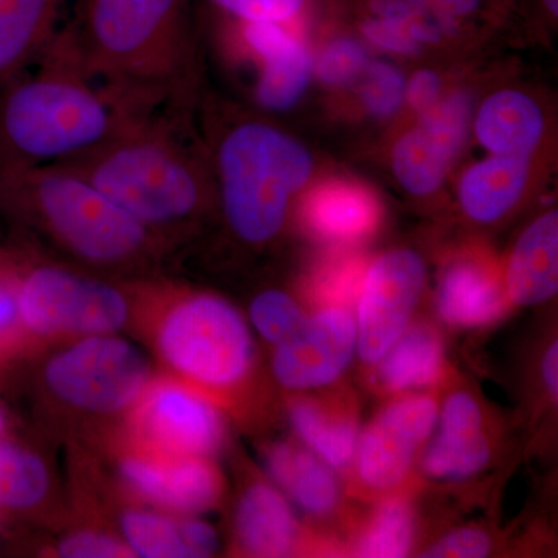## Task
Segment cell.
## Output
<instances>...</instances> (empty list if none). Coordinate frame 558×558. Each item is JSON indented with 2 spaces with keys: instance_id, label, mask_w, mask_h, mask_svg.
Returning a JSON list of instances; mask_svg holds the SVG:
<instances>
[{
  "instance_id": "e0dca14e",
  "label": "cell",
  "mask_w": 558,
  "mask_h": 558,
  "mask_svg": "<svg viewBox=\"0 0 558 558\" xmlns=\"http://www.w3.org/2000/svg\"><path fill=\"white\" fill-rule=\"evenodd\" d=\"M289 417L299 438L330 468L351 469L359 442V414L354 396L343 389L315 396H296Z\"/></svg>"
},
{
  "instance_id": "1f68e13d",
  "label": "cell",
  "mask_w": 558,
  "mask_h": 558,
  "mask_svg": "<svg viewBox=\"0 0 558 558\" xmlns=\"http://www.w3.org/2000/svg\"><path fill=\"white\" fill-rule=\"evenodd\" d=\"M24 339L17 307L16 264L0 256V360L14 354Z\"/></svg>"
},
{
  "instance_id": "277c9868",
  "label": "cell",
  "mask_w": 558,
  "mask_h": 558,
  "mask_svg": "<svg viewBox=\"0 0 558 558\" xmlns=\"http://www.w3.org/2000/svg\"><path fill=\"white\" fill-rule=\"evenodd\" d=\"M0 211L33 223L94 266H130L156 245L148 227L60 163L0 165Z\"/></svg>"
},
{
  "instance_id": "ac0fdd59",
  "label": "cell",
  "mask_w": 558,
  "mask_h": 558,
  "mask_svg": "<svg viewBox=\"0 0 558 558\" xmlns=\"http://www.w3.org/2000/svg\"><path fill=\"white\" fill-rule=\"evenodd\" d=\"M248 46L263 58L258 100L274 110L292 108L310 84L312 58L282 22L244 21Z\"/></svg>"
},
{
  "instance_id": "484cf974",
  "label": "cell",
  "mask_w": 558,
  "mask_h": 558,
  "mask_svg": "<svg viewBox=\"0 0 558 558\" xmlns=\"http://www.w3.org/2000/svg\"><path fill=\"white\" fill-rule=\"evenodd\" d=\"M527 157H488L473 165L459 186L465 215L476 222H494L519 202L527 182Z\"/></svg>"
},
{
  "instance_id": "ba28073f",
  "label": "cell",
  "mask_w": 558,
  "mask_h": 558,
  "mask_svg": "<svg viewBox=\"0 0 558 558\" xmlns=\"http://www.w3.org/2000/svg\"><path fill=\"white\" fill-rule=\"evenodd\" d=\"M46 384L62 402L92 413L135 405L150 381L148 360L112 333L87 336L47 363Z\"/></svg>"
},
{
  "instance_id": "8d00e7d4",
  "label": "cell",
  "mask_w": 558,
  "mask_h": 558,
  "mask_svg": "<svg viewBox=\"0 0 558 558\" xmlns=\"http://www.w3.org/2000/svg\"><path fill=\"white\" fill-rule=\"evenodd\" d=\"M60 556L65 558H123L134 557L130 546L101 532H75L62 539Z\"/></svg>"
},
{
  "instance_id": "d4e9b609",
  "label": "cell",
  "mask_w": 558,
  "mask_h": 558,
  "mask_svg": "<svg viewBox=\"0 0 558 558\" xmlns=\"http://www.w3.org/2000/svg\"><path fill=\"white\" fill-rule=\"evenodd\" d=\"M60 5L61 0H0V87L50 43Z\"/></svg>"
},
{
  "instance_id": "d6986e66",
  "label": "cell",
  "mask_w": 558,
  "mask_h": 558,
  "mask_svg": "<svg viewBox=\"0 0 558 558\" xmlns=\"http://www.w3.org/2000/svg\"><path fill=\"white\" fill-rule=\"evenodd\" d=\"M234 532L242 553L252 557H292L312 543L284 495L263 481L242 495Z\"/></svg>"
},
{
  "instance_id": "4fadbf2b",
  "label": "cell",
  "mask_w": 558,
  "mask_h": 558,
  "mask_svg": "<svg viewBox=\"0 0 558 558\" xmlns=\"http://www.w3.org/2000/svg\"><path fill=\"white\" fill-rule=\"evenodd\" d=\"M470 113L469 95L458 92L424 113L418 126L399 140L392 168L403 189L417 196L438 190L468 137Z\"/></svg>"
},
{
  "instance_id": "d590c367",
  "label": "cell",
  "mask_w": 558,
  "mask_h": 558,
  "mask_svg": "<svg viewBox=\"0 0 558 558\" xmlns=\"http://www.w3.org/2000/svg\"><path fill=\"white\" fill-rule=\"evenodd\" d=\"M241 21L288 22L300 13L306 0H211Z\"/></svg>"
},
{
  "instance_id": "f1b7e54d",
  "label": "cell",
  "mask_w": 558,
  "mask_h": 558,
  "mask_svg": "<svg viewBox=\"0 0 558 558\" xmlns=\"http://www.w3.org/2000/svg\"><path fill=\"white\" fill-rule=\"evenodd\" d=\"M121 531L134 556L143 558H191L183 537L182 519H170L146 510H128Z\"/></svg>"
},
{
  "instance_id": "4316f807",
  "label": "cell",
  "mask_w": 558,
  "mask_h": 558,
  "mask_svg": "<svg viewBox=\"0 0 558 558\" xmlns=\"http://www.w3.org/2000/svg\"><path fill=\"white\" fill-rule=\"evenodd\" d=\"M416 542V509L407 490L376 499L354 532L355 557H407Z\"/></svg>"
},
{
  "instance_id": "ab89813d",
  "label": "cell",
  "mask_w": 558,
  "mask_h": 558,
  "mask_svg": "<svg viewBox=\"0 0 558 558\" xmlns=\"http://www.w3.org/2000/svg\"><path fill=\"white\" fill-rule=\"evenodd\" d=\"M440 92L439 76L432 70H421L411 78L409 87L405 89L410 105L418 113H427L429 109L435 108Z\"/></svg>"
},
{
  "instance_id": "836d02e7",
  "label": "cell",
  "mask_w": 558,
  "mask_h": 558,
  "mask_svg": "<svg viewBox=\"0 0 558 558\" xmlns=\"http://www.w3.org/2000/svg\"><path fill=\"white\" fill-rule=\"evenodd\" d=\"M366 51L359 43L339 39L330 44L318 62V76L328 84H343L362 72Z\"/></svg>"
},
{
  "instance_id": "f35d334b",
  "label": "cell",
  "mask_w": 558,
  "mask_h": 558,
  "mask_svg": "<svg viewBox=\"0 0 558 558\" xmlns=\"http://www.w3.org/2000/svg\"><path fill=\"white\" fill-rule=\"evenodd\" d=\"M418 13L428 14L439 21L444 33H453L457 20L475 13L480 0H407Z\"/></svg>"
},
{
  "instance_id": "44dd1931",
  "label": "cell",
  "mask_w": 558,
  "mask_h": 558,
  "mask_svg": "<svg viewBox=\"0 0 558 558\" xmlns=\"http://www.w3.org/2000/svg\"><path fill=\"white\" fill-rule=\"evenodd\" d=\"M374 366V380L388 395L436 388L447 373L442 337L428 323H411Z\"/></svg>"
},
{
  "instance_id": "5b68a950",
  "label": "cell",
  "mask_w": 558,
  "mask_h": 558,
  "mask_svg": "<svg viewBox=\"0 0 558 558\" xmlns=\"http://www.w3.org/2000/svg\"><path fill=\"white\" fill-rule=\"evenodd\" d=\"M216 161L230 229L248 244L274 240L290 196L310 179L311 154L277 128L245 121L220 140Z\"/></svg>"
},
{
  "instance_id": "f546056e",
  "label": "cell",
  "mask_w": 558,
  "mask_h": 558,
  "mask_svg": "<svg viewBox=\"0 0 558 558\" xmlns=\"http://www.w3.org/2000/svg\"><path fill=\"white\" fill-rule=\"evenodd\" d=\"M250 318L264 340L277 347L303 325L306 314L281 290H266L253 300Z\"/></svg>"
},
{
  "instance_id": "9c48e42d",
  "label": "cell",
  "mask_w": 558,
  "mask_h": 558,
  "mask_svg": "<svg viewBox=\"0 0 558 558\" xmlns=\"http://www.w3.org/2000/svg\"><path fill=\"white\" fill-rule=\"evenodd\" d=\"M438 414V399L428 392L395 396L359 436L351 465L354 495L376 501L407 490Z\"/></svg>"
},
{
  "instance_id": "30bf717a",
  "label": "cell",
  "mask_w": 558,
  "mask_h": 558,
  "mask_svg": "<svg viewBox=\"0 0 558 558\" xmlns=\"http://www.w3.org/2000/svg\"><path fill=\"white\" fill-rule=\"evenodd\" d=\"M215 403L185 381H149L132 411L138 449L161 457L211 458L226 439Z\"/></svg>"
},
{
  "instance_id": "3957f363",
  "label": "cell",
  "mask_w": 558,
  "mask_h": 558,
  "mask_svg": "<svg viewBox=\"0 0 558 558\" xmlns=\"http://www.w3.org/2000/svg\"><path fill=\"white\" fill-rule=\"evenodd\" d=\"M60 165L89 180L153 233L189 222L207 199V179L180 138L179 112L149 117Z\"/></svg>"
},
{
  "instance_id": "9a60e30c",
  "label": "cell",
  "mask_w": 558,
  "mask_h": 558,
  "mask_svg": "<svg viewBox=\"0 0 558 558\" xmlns=\"http://www.w3.org/2000/svg\"><path fill=\"white\" fill-rule=\"evenodd\" d=\"M438 421V433L418 459L427 478H473L490 464L494 440L487 432L483 407L472 392H451L442 403Z\"/></svg>"
},
{
  "instance_id": "e575fe53",
  "label": "cell",
  "mask_w": 558,
  "mask_h": 558,
  "mask_svg": "<svg viewBox=\"0 0 558 558\" xmlns=\"http://www.w3.org/2000/svg\"><path fill=\"white\" fill-rule=\"evenodd\" d=\"M494 539L480 527H461L433 543L424 557L483 558L490 556Z\"/></svg>"
},
{
  "instance_id": "6da1fadb",
  "label": "cell",
  "mask_w": 558,
  "mask_h": 558,
  "mask_svg": "<svg viewBox=\"0 0 558 558\" xmlns=\"http://www.w3.org/2000/svg\"><path fill=\"white\" fill-rule=\"evenodd\" d=\"M40 68L0 87V165L76 159L156 108L87 76L60 36L44 47Z\"/></svg>"
},
{
  "instance_id": "60d3db41",
  "label": "cell",
  "mask_w": 558,
  "mask_h": 558,
  "mask_svg": "<svg viewBox=\"0 0 558 558\" xmlns=\"http://www.w3.org/2000/svg\"><path fill=\"white\" fill-rule=\"evenodd\" d=\"M182 531L191 558L209 557L218 549V534L205 521L182 519Z\"/></svg>"
},
{
  "instance_id": "83f0119b",
  "label": "cell",
  "mask_w": 558,
  "mask_h": 558,
  "mask_svg": "<svg viewBox=\"0 0 558 558\" xmlns=\"http://www.w3.org/2000/svg\"><path fill=\"white\" fill-rule=\"evenodd\" d=\"M49 490V472L38 454L0 439V510H28Z\"/></svg>"
},
{
  "instance_id": "ee69618b",
  "label": "cell",
  "mask_w": 558,
  "mask_h": 558,
  "mask_svg": "<svg viewBox=\"0 0 558 558\" xmlns=\"http://www.w3.org/2000/svg\"><path fill=\"white\" fill-rule=\"evenodd\" d=\"M545 2L546 9L549 10V13H553L554 16L558 14V0H543Z\"/></svg>"
},
{
  "instance_id": "7bdbcfd3",
  "label": "cell",
  "mask_w": 558,
  "mask_h": 558,
  "mask_svg": "<svg viewBox=\"0 0 558 558\" xmlns=\"http://www.w3.org/2000/svg\"><path fill=\"white\" fill-rule=\"evenodd\" d=\"M543 384L548 389L550 399L557 402L558 395V344L554 341L542 360Z\"/></svg>"
},
{
  "instance_id": "7a4b0ae2",
  "label": "cell",
  "mask_w": 558,
  "mask_h": 558,
  "mask_svg": "<svg viewBox=\"0 0 558 558\" xmlns=\"http://www.w3.org/2000/svg\"><path fill=\"white\" fill-rule=\"evenodd\" d=\"M60 38L90 78L180 109L191 69L185 0H80Z\"/></svg>"
},
{
  "instance_id": "cb8c5ba5",
  "label": "cell",
  "mask_w": 558,
  "mask_h": 558,
  "mask_svg": "<svg viewBox=\"0 0 558 558\" xmlns=\"http://www.w3.org/2000/svg\"><path fill=\"white\" fill-rule=\"evenodd\" d=\"M475 130L481 145L490 153L529 157L542 138V110L521 92H498L481 106Z\"/></svg>"
},
{
  "instance_id": "74e56055",
  "label": "cell",
  "mask_w": 558,
  "mask_h": 558,
  "mask_svg": "<svg viewBox=\"0 0 558 558\" xmlns=\"http://www.w3.org/2000/svg\"><path fill=\"white\" fill-rule=\"evenodd\" d=\"M363 33L366 38L376 43L384 49L398 51V53H416L418 44L411 38L407 24L388 20H369L363 24Z\"/></svg>"
},
{
  "instance_id": "52a82bcc",
  "label": "cell",
  "mask_w": 558,
  "mask_h": 558,
  "mask_svg": "<svg viewBox=\"0 0 558 558\" xmlns=\"http://www.w3.org/2000/svg\"><path fill=\"white\" fill-rule=\"evenodd\" d=\"M17 307L24 337L101 336L130 317L126 296L116 286L61 267L17 269Z\"/></svg>"
},
{
  "instance_id": "4dcf8cb0",
  "label": "cell",
  "mask_w": 558,
  "mask_h": 558,
  "mask_svg": "<svg viewBox=\"0 0 558 558\" xmlns=\"http://www.w3.org/2000/svg\"><path fill=\"white\" fill-rule=\"evenodd\" d=\"M365 267L362 260L343 259L325 267L312 282L310 299L317 310L343 307L351 310L357 303Z\"/></svg>"
},
{
  "instance_id": "603a6c76",
  "label": "cell",
  "mask_w": 558,
  "mask_h": 558,
  "mask_svg": "<svg viewBox=\"0 0 558 558\" xmlns=\"http://www.w3.org/2000/svg\"><path fill=\"white\" fill-rule=\"evenodd\" d=\"M307 229L322 240L351 244L365 240L379 226L380 207L363 186L330 182L312 191L303 207Z\"/></svg>"
},
{
  "instance_id": "b9f144b4",
  "label": "cell",
  "mask_w": 558,
  "mask_h": 558,
  "mask_svg": "<svg viewBox=\"0 0 558 558\" xmlns=\"http://www.w3.org/2000/svg\"><path fill=\"white\" fill-rule=\"evenodd\" d=\"M371 10L381 20L407 24L416 14V10L407 0H371Z\"/></svg>"
},
{
  "instance_id": "ffe728a7",
  "label": "cell",
  "mask_w": 558,
  "mask_h": 558,
  "mask_svg": "<svg viewBox=\"0 0 558 558\" xmlns=\"http://www.w3.org/2000/svg\"><path fill=\"white\" fill-rule=\"evenodd\" d=\"M512 306H535L557 295L558 215L546 213L521 234L505 275Z\"/></svg>"
},
{
  "instance_id": "5bb4252c",
  "label": "cell",
  "mask_w": 558,
  "mask_h": 558,
  "mask_svg": "<svg viewBox=\"0 0 558 558\" xmlns=\"http://www.w3.org/2000/svg\"><path fill=\"white\" fill-rule=\"evenodd\" d=\"M132 490L160 508L191 515L215 508L223 480L209 458H171L137 450L121 461Z\"/></svg>"
},
{
  "instance_id": "f6af8a7d",
  "label": "cell",
  "mask_w": 558,
  "mask_h": 558,
  "mask_svg": "<svg viewBox=\"0 0 558 558\" xmlns=\"http://www.w3.org/2000/svg\"><path fill=\"white\" fill-rule=\"evenodd\" d=\"M3 429H5V416H3V411L0 409V436L3 435Z\"/></svg>"
},
{
  "instance_id": "8fae6325",
  "label": "cell",
  "mask_w": 558,
  "mask_h": 558,
  "mask_svg": "<svg viewBox=\"0 0 558 558\" xmlns=\"http://www.w3.org/2000/svg\"><path fill=\"white\" fill-rule=\"evenodd\" d=\"M425 281L424 260L411 250L385 253L366 269L354 315L363 365H376L409 328Z\"/></svg>"
},
{
  "instance_id": "7c38bea8",
  "label": "cell",
  "mask_w": 558,
  "mask_h": 558,
  "mask_svg": "<svg viewBox=\"0 0 558 558\" xmlns=\"http://www.w3.org/2000/svg\"><path fill=\"white\" fill-rule=\"evenodd\" d=\"M357 352L354 311L323 307L306 315L289 339L275 349V379L289 391L325 389L343 376Z\"/></svg>"
},
{
  "instance_id": "8992f818",
  "label": "cell",
  "mask_w": 558,
  "mask_h": 558,
  "mask_svg": "<svg viewBox=\"0 0 558 558\" xmlns=\"http://www.w3.org/2000/svg\"><path fill=\"white\" fill-rule=\"evenodd\" d=\"M157 348L180 379L211 400L241 389L255 369L247 323L229 301L211 293L172 304L157 329Z\"/></svg>"
},
{
  "instance_id": "7402d4cb",
  "label": "cell",
  "mask_w": 558,
  "mask_h": 558,
  "mask_svg": "<svg viewBox=\"0 0 558 558\" xmlns=\"http://www.w3.org/2000/svg\"><path fill=\"white\" fill-rule=\"evenodd\" d=\"M267 470L289 498L312 517H330L341 505L337 470L311 449L279 442L267 451Z\"/></svg>"
},
{
  "instance_id": "d6a6232c",
  "label": "cell",
  "mask_w": 558,
  "mask_h": 558,
  "mask_svg": "<svg viewBox=\"0 0 558 558\" xmlns=\"http://www.w3.org/2000/svg\"><path fill=\"white\" fill-rule=\"evenodd\" d=\"M362 97L371 112L376 116H391L400 108L405 97V80L392 65L376 62L368 70Z\"/></svg>"
},
{
  "instance_id": "2e32d148",
  "label": "cell",
  "mask_w": 558,
  "mask_h": 558,
  "mask_svg": "<svg viewBox=\"0 0 558 558\" xmlns=\"http://www.w3.org/2000/svg\"><path fill=\"white\" fill-rule=\"evenodd\" d=\"M436 307L451 328L481 329L508 317L510 301L505 279L486 260H454L439 279Z\"/></svg>"
}]
</instances>
